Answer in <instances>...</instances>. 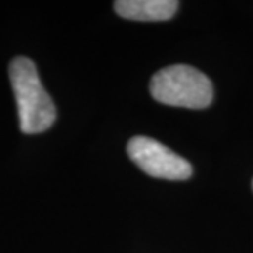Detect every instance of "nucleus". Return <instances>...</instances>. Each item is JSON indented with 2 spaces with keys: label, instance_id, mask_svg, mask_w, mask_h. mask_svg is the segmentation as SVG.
<instances>
[{
  "label": "nucleus",
  "instance_id": "1",
  "mask_svg": "<svg viewBox=\"0 0 253 253\" xmlns=\"http://www.w3.org/2000/svg\"><path fill=\"white\" fill-rule=\"evenodd\" d=\"M8 74L17 99L20 130L28 135L48 130L56 120V107L40 81L35 63L25 56L15 58Z\"/></svg>",
  "mask_w": 253,
  "mask_h": 253
},
{
  "label": "nucleus",
  "instance_id": "2",
  "mask_svg": "<svg viewBox=\"0 0 253 253\" xmlns=\"http://www.w3.org/2000/svg\"><path fill=\"white\" fill-rule=\"evenodd\" d=\"M150 92L156 102L186 109H206L214 97L211 79L188 64H173L155 73Z\"/></svg>",
  "mask_w": 253,
  "mask_h": 253
},
{
  "label": "nucleus",
  "instance_id": "3",
  "mask_svg": "<svg viewBox=\"0 0 253 253\" xmlns=\"http://www.w3.org/2000/svg\"><path fill=\"white\" fill-rule=\"evenodd\" d=\"M126 153L141 171L153 178L183 181L192 174L188 160L150 136H133L126 145Z\"/></svg>",
  "mask_w": 253,
  "mask_h": 253
},
{
  "label": "nucleus",
  "instance_id": "4",
  "mask_svg": "<svg viewBox=\"0 0 253 253\" xmlns=\"http://www.w3.org/2000/svg\"><path fill=\"white\" fill-rule=\"evenodd\" d=\"M176 0H117L114 8L117 15L135 22H165L176 13Z\"/></svg>",
  "mask_w": 253,
  "mask_h": 253
},
{
  "label": "nucleus",
  "instance_id": "5",
  "mask_svg": "<svg viewBox=\"0 0 253 253\" xmlns=\"http://www.w3.org/2000/svg\"><path fill=\"white\" fill-rule=\"evenodd\" d=\"M252 186H253V183H252Z\"/></svg>",
  "mask_w": 253,
  "mask_h": 253
}]
</instances>
